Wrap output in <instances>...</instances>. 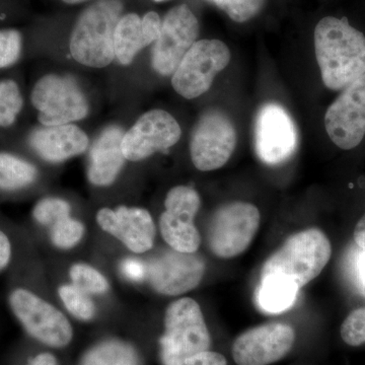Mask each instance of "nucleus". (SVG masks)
I'll return each instance as SVG.
<instances>
[{"mask_svg": "<svg viewBox=\"0 0 365 365\" xmlns=\"http://www.w3.org/2000/svg\"><path fill=\"white\" fill-rule=\"evenodd\" d=\"M20 86L13 79L0 81V127L7 128L16 122L23 109Z\"/></svg>", "mask_w": 365, "mask_h": 365, "instance_id": "b1692460", "label": "nucleus"}, {"mask_svg": "<svg viewBox=\"0 0 365 365\" xmlns=\"http://www.w3.org/2000/svg\"><path fill=\"white\" fill-rule=\"evenodd\" d=\"M220 7L235 23H245L263 9L266 0H209Z\"/></svg>", "mask_w": 365, "mask_h": 365, "instance_id": "c85d7f7f", "label": "nucleus"}, {"mask_svg": "<svg viewBox=\"0 0 365 365\" xmlns=\"http://www.w3.org/2000/svg\"><path fill=\"white\" fill-rule=\"evenodd\" d=\"M85 230L83 222L69 216L50 227V239L56 248L69 250L81 242Z\"/></svg>", "mask_w": 365, "mask_h": 365, "instance_id": "bb28decb", "label": "nucleus"}, {"mask_svg": "<svg viewBox=\"0 0 365 365\" xmlns=\"http://www.w3.org/2000/svg\"><path fill=\"white\" fill-rule=\"evenodd\" d=\"M162 30V20L155 11L139 18L136 14L120 19L114 35L115 57L123 66H129L140 50L155 43Z\"/></svg>", "mask_w": 365, "mask_h": 365, "instance_id": "6ab92c4d", "label": "nucleus"}, {"mask_svg": "<svg viewBox=\"0 0 365 365\" xmlns=\"http://www.w3.org/2000/svg\"><path fill=\"white\" fill-rule=\"evenodd\" d=\"M237 140L235 125L227 114L218 110L206 112L192 133V163L202 172L220 169L234 153Z\"/></svg>", "mask_w": 365, "mask_h": 365, "instance_id": "1a4fd4ad", "label": "nucleus"}, {"mask_svg": "<svg viewBox=\"0 0 365 365\" xmlns=\"http://www.w3.org/2000/svg\"><path fill=\"white\" fill-rule=\"evenodd\" d=\"M155 1L160 2V1H163V0H155Z\"/></svg>", "mask_w": 365, "mask_h": 365, "instance_id": "58836bf2", "label": "nucleus"}, {"mask_svg": "<svg viewBox=\"0 0 365 365\" xmlns=\"http://www.w3.org/2000/svg\"><path fill=\"white\" fill-rule=\"evenodd\" d=\"M124 131L118 126H110L98 137L91 150L88 179L96 186H109L117 179L123 168L122 151Z\"/></svg>", "mask_w": 365, "mask_h": 365, "instance_id": "aec40b11", "label": "nucleus"}, {"mask_svg": "<svg viewBox=\"0 0 365 365\" xmlns=\"http://www.w3.org/2000/svg\"><path fill=\"white\" fill-rule=\"evenodd\" d=\"M176 365H227V360L220 353L205 351L182 360Z\"/></svg>", "mask_w": 365, "mask_h": 365, "instance_id": "2f4dec72", "label": "nucleus"}, {"mask_svg": "<svg viewBox=\"0 0 365 365\" xmlns=\"http://www.w3.org/2000/svg\"><path fill=\"white\" fill-rule=\"evenodd\" d=\"M135 350L122 341L100 343L88 351L81 365H137Z\"/></svg>", "mask_w": 365, "mask_h": 365, "instance_id": "5701e85b", "label": "nucleus"}, {"mask_svg": "<svg viewBox=\"0 0 365 365\" xmlns=\"http://www.w3.org/2000/svg\"><path fill=\"white\" fill-rule=\"evenodd\" d=\"M314 51L329 90H344L365 74V35L346 18L326 16L317 24Z\"/></svg>", "mask_w": 365, "mask_h": 365, "instance_id": "f257e3e1", "label": "nucleus"}, {"mask_svg": "<svg viewBox=\"0 0 365 365\" xmlns=\"http://www.w3.org/2000/svg\"><path fill=\"white\" fill-rule=\"evenodd\" d=\"M325 128L331 141L343 150L360 145L365 137V74L353 81L330 105Z\"/></svg>", "mask_w": 365, "mask_h": 365, "instance_id": "ddd939ff", "label": "nucleus"}, {"mask_svg": "<svg viewBox=\"0 0 365 365\" xmlns=\"http://www.w3.org/2000/svg\"><path fill=\"white\" fill-rule=\"evenodd\" d=\"M31 101L43 126L71 124L86 117L88 102L78 83L66 76L47 74L37 81Z\"/></svg>", "mask_w": 365, "mask_h": 365, "instance_id": "6e6552de", "label": "nucleus"}, {"mask_svg": "<svg viewBox=\"0 0 365 365\" xmlns=\"http://www.w3.org/2000/svg\"><path fill=\"white\" fill-rule=\"evenodd\" d=\"M72 284L88 294H104L109 290V281L98 269L88 264L78 263L69 269Z\"/></svg>", "mask_w": 365, "mask_h": 365, "instance_id": "393cba45", "label": "nucleus"}, {"mask_svg": "<svg viewBox=\"0 0 365 365\" xmlns=\"http://www.w3.org/2000/svg\"><path fill=\"white\" fill-rule=\"evenodd\" d=\"M261 215L253 204L235 201L218 208L209 225L208 246L215 256L234 258L246 252L260 227Z\"/></svg>", "mask_w": 365, "mask_h": 365, "instance_id": "39448f33", "label": "nucleus"}, {"mask_svg": "<svg viewBox=\"0 0 365 365\" xmlns=\"http://www.w3.org/2000/svg\"><path fill=\"white\" fill-rule=\"evenodd\" d=\"M299 290L294 285L281 281L260 280L257 289V302L267 313H282L294 306Z\"/></svg>", "mask_w": 365, "mask_h": 365, "instance_id": "4be33fe9", "label": "nucleus"}, {"mask_svg": "<svg viewBox=\"0 0 365 365\" xmlns=\"http://www.w3.org/2000/svg\"><path fill=\"white\" fill-rule=\"evenodd\" d=\"M13 255V248L9 237L0 230V271L9 266Z\"/></svg>", "mask_w": 365, "mask_h": 365, "instance_id": "72a5a7b5", "label": "nucleus"}, {"mask_svg": "<svg viewBox=\"0 0 365 365\" xmlns=\"http://www.w3.org/2000/svg\"><path fill=\"white\" fill-rule=\"evenodd\" d=\"M96 220L98 227L107 234L136 254H143L155 245V222L146 209L139 207L102 208L98 211Z\"/></svg>", "mask_w": 365, "mask_h": 365, "instance_id": "f3484780", "label": "nucleus"}, {"mask_svg": "<svg viewBox=\"0 0 365 365\" xmlns=\"http://www.w3.org/2000/svg\"><path fill=\"white\" fill-rule=\"evenodd\" d=\"M255 150L262 163L278 165L294 155L299 132L292 117L276 103L262 106L254 129Z\"/></svg>", "mask_w": 365, "mask_h": 365, "instance_id": "9d476101", "label": "nucleus"}, {"mask_svg": "<svg viewBox=\"0 0 365 365\" xmlns=\"http://www.w3.org/2000/svg\"><path fill=\"white\" fill-rule=\"evenodd\" d=\"M181 127L170 113L153 110L143 114L124 134L122 151L127 160L139 162L173 148L181 138Z\"/></svg>", "mask_w": 365, "mask_h": 365, "instance_id": "4468645a", "label": "nucleus"}, {"mask_svg": "<svg viewBox=\"0 0 365 365\" xmlns=\"http://www.w3.org/2000/svg\"><path fill=\"white\" fill-rule=\"evenodd\" d=\"M60 299L68 313L81 321H90L96 314V306L90 294L74 287L62 285L58 290Z\"/></svg>", "mask_w": 365, "mask_h": 365, "instance_id": "a878e982", "label": "nucleus"}, {"mask_svg": "<svg viewBox=\"0 0 365 365\" xmlns=\"http://www.w3.org/2000/svg\"><path fill=\"white\" fill-rule=\"evenodd\" d=\"M295 333L285 324H267L251 329L237 338L232 357L239 365H268L278 361L292 350Z\"/></svg>", "mask_w": 365, "mask_h": 365, "instance_id": "dca6fc26", "label": "nucleus"}, {"mask_svg": "<svg viewBox=\"0 0 365 365\" xmlns=\"http://www.w3.org/2000/svg\"><path fill=\"white\" fill-rule=\"evenodd\" d=\"M355 262V274L360 290L365 294V248L361 249Z\"/></svg>", "mask_w": 365, "mask_h": 365, "instance_id": "f704fd0d", "label": "nucleus"}, {"mask_svg": "<svg viewBox=\"0 0 365 365\" xmlns=\"http://www.w3.org/2000/svg\"><path fill=\"white\" fill-rule=\"evenodd\" d=\"M35 165L13 153H0V191H18L36 181Z\"/></svg>", "mask_w": 365, "mask_h": 365, "instance_id": "412c9836", "label": "nucleus"}, {"mask_svg": "<svg viewBox=\"0 0 365 365\" xmlns=\"http://www.w3.org/2000/svg\"><path fill=\"white\" fill-rule=\"evenodd\" d=\"M332 256L328 237L319 228H309L288 237L265 262L260 280L281 281L299 288L318 277Z\"/></svg>", "mask_w": 365, "mask_h": 365, "instance_id": "f03ea898", "label": "nucleus"}, {"mask_svg": "<svg viewBox=\"0 0 365 365\" xmlns=\"http://www.w3.org/2000/svg\"><path fill=\"white\" fill-rule=\"evenodd\" d=\"M123 4L120 0H98L79 16L72 31L71 53L83 66L103 68L115 58V30Z\"/></svg>", "mask_w": 365, "mask_h": 365, "instance_id": "7ed1b4c3", "label": "nucleus"}, {"mask_svg": "<svg viewBox=\"0 0 365 365\" xmlns=\"http://www.w3.org/2000/svg\"><path fill=\"white\" fill-rule=\"evenodd\" d=\"M353 237H354V241L359 248H365V215L357 222Z\"/></svg>", "mask_w": 365, "mask_h": 365, "instance_id": "c9c22d12", "label": "nucleus"}, {"mask_svg": "<svg viewBox=\"0 0 365 365\" xmlns=\"http://www.w3.org/2000/svg\"><path fill=\"white\" fill-rule=\"evenodd\" d=\"M71 207L63 199L48 197L36 204L33 217L40 225L52 227L57 222L71 216Z\"/></svg>", "mask_w": 365, "mask_h": 365, "instance_id": "cd10ccee", "label": "nucleus"}, {"mask_svg": "<svg viewBox=\"0 0 365 365\" xmlns=\"http://www.w3.org/2000/svg\"><path fill=\"white\" fill-rule=\"evenodd\" d=\"M9 307L29 335L53 348L68 345L73 336L71 322L58 309L26 288L9 294Z\"/></svg>", "mask_w": 365, "mask_h": 365, "instance_id": "423d86ee", "label": "nucleus"}, {"mask_svg": "<svg viewBox=\"0 0 365 365\" xmlns=\"http://www.w3.org/2000/svg\"><path fill=\"white\" fill-rule=\"evenodd\" d=\"M122 271H123L124 275L126 277L133 281L143 279L144 276L148 273L143 264L140 261L136 260V259H127V260H125L123 264H122Z\"/></svg>", "mask_w": 365, "mask_h": 365, "instance_id": "473e14b6", "label": "nucleus"}, {"mask_svg": "<svg viewBox=\"0 0 365 365\" xmlns=\"http://www.w3.org/2000/svg\"><path fill=\"white\" fill-rule=\"evenodd\" d=\"M230 61V49L222 41H197L173 73V88L187 100L200 97Z\"/></svg>", "mask_w": 365, "mask_h": 365, "instance_id": "0eeeda50", "label": "nucleus"}, {"mask_svg": "<svg viewBox=\"0 0 365 365\" xmlns=\"http://www.w3.org/2000/svg\"><path fill=\"white\" fill-rule=\"evenodd\" d=\"M199 21L186 4L175 6L165 14L162 30L153 49V67L163 76L174 73L182 57L197 42Z\"/></svg>", "mask_w": 365, "mask_h": 365, "instance_id": "f8f14e48", "label": "nucleus"}, {"mask_svg": "<svg viewBox=\"0 0 365 365\" xmlns=\"http://www.w3.org/2000/svg\"><path fill=\"white\" fill-rule=\"evenodd\" d=\"M205 273V262L196 253L165 252L151 262L148 279L153 289L168 297L191 292L200 284Z\"/></svg>", "mask_w": 365, "mask_h": 365, "instance_id": "2eb2a0df", "label": "nucleus"}, {"mask_svg": "<svg viewBox=\"0 0 365 365\" xmlns=\"http://www.w3.org/2000/svg\"><path fill=\"white\" fill-rule=\"evenodd\" d=\"M26 365H58L57 360L55 359L54 355L50 353H41L37 356L34 357L29 361Z\"/></svg>", "mask_w": 365, "mask_h": 365, "instance_id": "e433bc0d", "label": "nucleus"}, {"mask_svg": "<svg viewBox=\"0 0 365 365\" xmlns=\"http://www.w3.org/2000/svg\"><path fill=\"white\" fill-rule=\"evenodd\" d=\"M165 328L160 345L165 365H176L210 347L207 326L195 299L182 297L173 302L165 311Z\"/></svg>", "mask_w": 365, "mask_h": 365, "instance_id": "20e7f679", "label": "nucleus"}, {"mask_svg": "<svg viewBox=\"0 0 365 365\" xmlns=\"http://www.w3.org/2000/svg\"><path fill=\"white\" fill-rule=\"evenodd\" d=\"M63 1L68 4H79V2L86 1V0H63Z\"/></svg>", "mask_w": 365, "mask_h": 365, "instance_id": "4c0bfd02", "label": "nucleus"}, {"mask_svg": "<svg viewBox=\"0 0 365 365\" xmlns=\"http://www.w3.org/2000/svg\"><path fill=\"white\" fill-rule=\"evenodd\" d=\"M29 143L46 162L60 163L85 153L88 138L76 125H42L30 134Z\"/></svg>", "mask_w": 365, "mask_h": 365, "instance_id": "a211bd4d", "label": "nucleus"}, {"mask_svg": "<svg viewBox=\"0 0 365 365\" xmlns=\"http://www.w3.org/2000/svg\"><path fill=\"white\" fill-rule=\"evenodd\" d=\"M341 337L346 344L353 347L365 344V307L348 314L341 326Z\"/></svg>", "mask_w": 365, "mask_h": 365, "instance_id": "7c9ffc66", "label": "nucleus"}, {"mask_svg": "<svg viewBox=\"0 0 365 365\" xmlns=\"http://www.w3.org/2000/svg\"><path fill=\"white\" fill-rule=\"evenodd\" d=\"M201 205L198 192L191 187L170 189L165 200V212L160 217V234L175 251L196 253L201 244L195 217Z\"/></svg>", "mask_w": 365, "mask_h": 365, "instance_id": "9b49d317", "label": "nucleus"}, {"mask_svg": "<svg viewBox=\"0 0 365 365\" xmlns=\"http://www.w3.org/2000/svg\"><path fill=\"white\" fill-rule=\"evenodd\" d=\"M23 51V37L14 29L0 31V69L14 66Z\"/></svg>", "mask_w": 365, "mask_h": 365, "instance_id": "c756f323", "label": "nucleus"}]
</instances>
